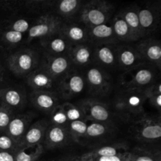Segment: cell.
<instances>
[{"label": "cell", "mask_w": 161, "mask_h": 161, "mask_svg": "<svg viewBox=\"0 0 161 161\" xmlns=\"http://www.w3.org/2000/svg\"><path fill=\"white\" fill-rule=\"evenodd\" d=\"M54 2L52 1H38V0H36V1H28L27 2L26 4L28 5V7L33 11L36 10H41V9H43L44 8L49 7L51 5L54 4Z\"/></svg>", "instance_id": "40"}, {"label": "cell", "mask_w": 161, "mask_h": 161, "mask_svg": "<svg viewBox=\"0 0 161 161\" xmlns=\"http://www.w3.org/2000/svg\"><path fill=\"white\" fill-rule=\"evenodd\" d=\"M86 120H75L70 122L68 125L67 129L69 133V136L74 141L78 142L80 138L85 137L86 131Z\"/></svg>", "instance_id": "31"}, {"label": "cell", "mask_w": 161, "mask_h": 161, "mask_svg": "<svg viewBox=\"0 0 161 161\" xmlns=\"http://www.w3.org/2000/svg\"><path fill=\"white\" fill-rule=\"evenodd\" d=\"M3 68H2V65L0 64V82L3 80Z\"/></svg>", "instance_id": "43"}, {"label": "cell", "mask_w": 161, "mask_h": 161, "mask_svg": "<svg viewBox=\"0 0 161 161\" xmlns=\"http://www.w3.org/2000/svg\"><path fill=\"white\" fill-rule=\"evenodd\" d=\"M32 118L30 113L14 116L5 131L19 148L22 147L23 138Z\"/></svg>", "instance_id": "11"}, {"label": "cell", "mask_w": 161, "mask_h": 161, "mask_svg": "<svg viewBox=\"0 0 161 161\" xmlns=\"http://www.w3.org/2000/svg\"><path fill=\"white\" fill-rule=\"evenodd\" d=\"M85 81L80 74L75 72H68L63 75L59 83L60 95L64 100H69L79 95L83 91Z\"/></svg>", "instance_id": "8"}, {"label": "cell", "mask_w": 161, "mask_h": 161, "mask_svg": "<svg viewBox=\"0 0 161 161\" xmlns=\"http://www.w3.org/2000/svg\"><path fill=\"white\" fill-rule=\"evenodd\" d=\"M130 151V147L127 142H119L111 146H103L93 149L91 152L84 153L86 156L91 157H115V156L122 155Z\"/></svg>", "instance_id": "22"}, {"label": "cell", "mask_w": 161, "mask_h": 161, "mask_svg": "<svg viewBox=\"0 0 161 161\" xmlns=\"http://www.w3.org/2000/svg\"><path fill=\"white\" fill-rule=\"evenodd\" d=\"M23 39V34L6 28L0 34V40L9 46L17 45Z\"/></svg>", "instance_id": "34"}, {"label": "cell", "mask_w": 161, "mask_h": 161, "mask_svg": "<svg viewBox=\"0 0 161 161\" xmlns=\"http://www.w3.org/2000/svg\"><path fill=\"white\" fill-rule=\"evenodd\" d=\"M58 33L71 46L86 44V42L89 39L88 30L77 24L61 25Z\"/></svg>", "instance_id": "16"}, {"label": "cell", "mask_w": 161, "mask_h": 161, "mask_svg": "<svg viewBox=\"0 0 161 161\" xmlns=\"http://www.w3.org/2000/svg\"><path fill=\"white\" fill-rule=\"evenodd\" d=\"M116 62L119 67L130 70L142 63V59L136 49L127 45L119 46L116 50Z\"/></svg>", "instance_id": "17"}, {"label": "cell", "mask_w": 161, "mask_h": 161, "mask_svg": "<svg viewBox=\"0 0 161 161\" xmlns=\"http://www.w3.org/2000/svg\"><path fill=\"white\" fill-rule=\"evenodd\" d=\"M94 58L104 66H113L116 62V50L111 44L98 45L94 51Z\"/></svg>", "instance_id": "27"}, {"label": "cell", "mask_w": 161, "mask_h": 161, "mask_svg": "<svg viewBox=\"0 0 161 161\" xmlns=\"http://www.w3.org/2000/svg\"><path fill=\"white\" fill-rule=\"evenodd\" d=\"M119 14L130 28L135 41L144 37L141 26H140L137 8L136 9L130 7L127 8V9H124L121 13H119Z\"/></svg>", "instance_id": "24"}, {"label": "cell", "mask_w": 161, "mask_h": 161, "mask_svg": "<svg viewBox=\"0 0 161 161\" xmlns=\"http://www.w3.org/2000/svg\"><path fill=\"white\" fill-rule=\"evenodd\" d=\"M129 161H161L160 152L149 148H135L130 150Z\"/></svg>", "instance_id": "29"}, {"label": "cell", "mask_w": 161, "mask_h": 161, "mask_svg": "<svg viewBox=\"0 0 161 161\" xmlns=\"http://www.w3.org/2000/svg\"><path fill=\"white\" fill-rule=\"evenodd\" d=\"M155 75L153 66L146 65L141 63L123 75L121 84L123 88L144 90L155 82Z\"/></svg>", "instance_id": "3"}, {"label": "cell", "mask_w": 161, "mask_h": 161, "mask_svg": "<svg viewBox=\"0 0 161 161\" xmlns=\"http://www.w3.org/2000/svg\"><path fill=\"white\" fill-rule=\"evenodd\" d=\"M69 138H71L67 127L52 124L46 130L42 146L44 149H48L61 147L69 142Z\"/></svg>", "instance_id": "13"}, {"label": "cell", "mask_w": 161, "mask_h": 161, "mask_svg": "<svg viewBox=\"0 0 161 161\" xmlns=\"http://www.w3.org/2000/svg\"><path fill=\"white\" fill-rule=\"evenodd\" d=\"M0 102L9 108H17L25 102L24 94L14 88H0Z\"/></svg>", "instance_id": "25"}, {"label": "cell", "mask_w": 161, "mask_h": 161, "mask_svg": "<svg viewBox=\"0 0 161 161\" xmlns=\"http://www.w3.org/2000/svg\"><path fill=\"white\" fill-rule=\"evenodd\" d=\"M31 101L38 109L49 113L59 105L58 94L54 91H33L31 94Z\"/></svg>", "instance_id": "15"}, {"label": "cell", "mask_w": 161, "mask_h": 161, "mask_svg": "<svg viewBox=\"0 0 161 161\" xmlns=\"http://www.w3.org/2000/svg\"><path fill=\"white\" fill-rule=\"evenodd\" d=\"M59 161H80L78 158V156H67V157H63Z\"/></svg>", "instance_id": "42"}, {"label": "cell", "mask_w": 161, "mask_h": 161, "mask_svg": "<svg viewBox=\"0 0 161 161\" xmlns=\"http://www.w3.org/2000/svg\"><path fill=\"white\" fill-rule=\"evenodd\" d=\"M130 157V151L122 155L115 156V157H91L83 154L78 156L80 161H129Z\"/></svg>", "instance_id": "37"}, {"label": "cell", "mask_w": 161, "mask_h": 161, "mask_svg": "<svg viewBox=\"0 0 161 161\" xmlns=\"http://www.w3.org/2000/svg\"><path fill=\"white\" fill-rule=\"evenodd\" d=\"M86 81L90 92L94 95L104 96L111 89L108 75L97 68H92L86 73Z\"/></svg>", "instance_id": "12"}, {"label": "cell", "mask_w": 161, "mask_h": 161, "mask_svg": "<svg viewBox=\"0 0 161 161\" xmlns=\"http://www.w3.org/2000/svg\"><path fill=\"white\" fill-rule=\"evenodd\" d=\"M131 130L134 136L142 142H151L159 140L161 137L160 116H149L146 113L134 121Z\"/></svg>", "instance_id": "4"}, {"label": "cell", "mask_w": 161, "mask_h": 161, "mask_svg": "<svg viewBox=\"0 0 161 161\" xmlns=\"http://www.w3.org/2000/svg\"><path fill=\"white\" fill-rule=\"evenodd\" d=\"M146 101H149L153 108H157L160 113L161 109V86L158 81H155L152 84L144 89Z\"/></svg>", "instance_id": "30"}, {"label": "cell", "mask_w": 161, "mask_h": 161, "mask_svg": "<svg viewBox=\"0 0 161 161\" xmlns=\"http://www.w3.org/2000/svg\"><path fill=\"white\" fill-rule=\"evenodd\" d=\"M61 25V20L58 17L53 15L42 16L29 28L28 40L31 41L38 38L45 39L56 35L59 32Z\"/></svg>", "instance_id": "6"}, {"label": "cell", "mask_w": 161, "mask_h": 161, "mask_svg": "<svg viewBox=\"0 0 161 161\" xmlns=\"http://www.w3.org/2000/svg\"><path fill=\"white\" fill-rule=\"evenodd\" d=\"M6 28L24 34L29 28V23H28V21L27 20L21 18L14 20L13 23H11L9 25H7Z\"/></svg>", "instance_id": "39"}, {"label": "cell", "mask_w": 161, "mask_h": 161, "mask_svg": "<svg viewBox=\"0 0 161 161\" xmlns=\"http://www.w3.org/2000/svg\"><path fill=\"white\" fill-rule=\"evenodd\" d=\"M28 84L33 91H54L53 86L55 84V79L52 77L42 67L34 69L27 75Z\"/></svg>", "instance_id": "14"}, {"label": "cell", "mask_w": 161, "mask_h": 161, "mask_svg": "<svg viewBox=\"0 0 161 161\" xmlns=\"http://www.w3.org/2000/svg\"><path fill=\"white\" fill-rule=\"evenodd\" d=\"M69 60L77 65H86L91 61V50L86 44L72 46L69 51Z\"/></svg>", "instance_id": "23"}, {"label": "cell", "mask_w": 161, "mask_h": 161, "mask_svg": "<svg viewBox=\"0 0 161 161\" xmlns=\"http://www.w3.org/2000/svg\"><path fill=\"white\" fill-rule=\"evenodd\" d=\"M70 60L62 55H50L46 58L42 68L56 80L61 75H65L70 67Z\"/></svg>", "instance_id": "18"}, {"label": "cell", "mask_w": 161, "mask_h": 161, "mask_svg": "<svg viewBox=\"0 0 161 161\" xmlns=\"http://www.w3.org/2000/svg\"><path fill=\"white\" fill-rule=\"evenodd\" d=\"M41 45L45 48L50 55L63 54L65 52L69 53L72 46L62 37V36H55V35L42 39Z\"/></svg>", "instance_id": "21"}, {"label": "cell", "mask_w": 161, "mask_h": 161, "mask_svg": "<svg viewBox=\"0 0 161 161\" xmlns=\"http://www.w3.org/2000/svg\"><path fill=\"white\" fill-rule=\"evenodd\" d=\"M88 36L89 39H91L97 45L113 44L117 41L113 26L107 23L88 28Z\"/></svg>", "instance_id": "19"}, {"label": "cell", "mask_w": 161, "mask_h": 161, "mask_svg": "<svg viewBox=\"0 0 161 161\" xmlns=\"http://www.w3.org/2000/svg\"><path fill=\"white\" fill-rule=\"evenodd\" d=\"M142 61H146L152 66L160 69L161 66V47L159 40L148 39L138 43L136 48Z\"/></svg>", "instance_id": "9"}, {"label": "cell", "mask_w": 161, "mask_h": 161, "mask_svg": "<svg viewBox=\"0 0 161 161\" xmlns=\"http://www.w3.org/2000/svg\"><path fill=\"white\" fill-rule=\"evenodd\" d=\"M140 26L146 36L154 31L160 25V6L147 5L143 7L137 8Z\"/></svg>", "instance_id": "10"}, {"label": "cell", "mask_w": 161, "mask_h": 161, "mask_svg": "<svg viewBox=\"0 0 161 161\" xmlns=\"http://www.w3.org/2000/svg\"><path fill=\"white\" fill-rule=\"evenodd\" d=\"M0 161H15L14 153L0 150Z\"/></svg>", "instance_id": "41"}, {"label": "cell", "mask_w": 161, "mask_h": 161, "mask_svg": "<svg viewBox=\"0 0 161 161\" xmlns=\"http://www.w3.org/2000/svg\"><path fill=\"white\" fill-rule=\"evenodd\" d=\"M18 149V146L6 135V132H0V150L14 153Z\"/></svg>", "instance_id": "38"}, {"label": "cell", "mask_w": 161, "mask_h": 161, "mask_svg": "<svg viewBox=\"0 0 161 161\" xmlns=\"http://www.w3.org/2000/svg\"><path fill=\"white\" fill-rule=\"evenodd\" d=\"M112 26L117 41H123V42L135 41L130 28L119 14L115 16Z\"/></svg>", "instance_id": "26"}, {"label": "cell", "mask_w": 161, "mask_h": 161, "mask_svg": "<svg viewBox=\"0 0 161 161\" xmlns=\"http://www.w3.org/2000/svg\"><path fill=\"white\" fill-rule=\"evenodd\" d=\"M77 105L83 111L85 119L102 124H106L108 120H110L111 114L108 105L97 99H83Z\"/></svg>", "instance_id": "7"}, {"label": "cell", "mask_w": 161, "mask_h": 161, "mask_svg": "<svg viewBox=\"0 0 161 161\" xmlns=\"http://www.w3.org/2000/svg\"><path fill=\"white\" fill-rule=\"evenodd\" d=\"M64 115L69 124L75 120H83L85 116L78 105H74L71 102H64L61 105Z\"/></svg>", "instance_id": "32"}, {"label": "cell", "mask_w": 161, "mask_h": 161, "mask_svg": "<svg viewBox=\"0 0 161 161\" xmlns=\"http://www.w3.org/2000/svg\"><path fill=\"white\" fill-rule=\"evenodd\" d=\"M144 90L123 88L114 100V106L121 118L133 123L146 114Z\"/></svg>", "instance_id": "1"}, {"label": "cell", "mask_w": 161, "mask_h": 161, "mask_svg": "<svg viewBox=\"0 0 161 161\" xmlns=\"http://www.w3.org/2000/svg\"><path fill=\"white\" fill-rule=\"evenodd\" d=\"M36 63V53L30 49H22L9 55L7 58L8 68L17 76L28 75L34 70Z\"/></svg>", "instance_id": "5"}, {"label": "cell", "mask_w": 161, "mask_h": 161, "mask_svg": "<svg viewBox=\"0 0 161 161\" xmlns=\"http://www.w3.org/2000/svg\"><path fill=\"white\" fill-rule=\"evenodd\" d=\"M113 6L109 3L93 0L86 3L81 9V21L87 28L106 24L112 14Z\"/></svg>", "instance_id": "2"}, {"label": "cell", "mask_w": 161, "mask_h": 161, "mask_svg": "<svg viewBox=\"0 0 161 161\" xmlns=\"http://www.w3.org/2000/svg\"><path fill=\"white\" fill-rule=\"evenodd\" d=\"M81 1L79 0H63L58 3L57 9L61 15L64 17H70L75 14L80 9Z\"/></svg>", "instance_id": "33"}, {"label": "cell", "mask_w": 161, "mask_h": 161, "mask_svg": "<svg viewBox=\"0 0 161 161\" xmlns=\"http://www.w3.org/2000/svg\"><path fill=\"white\" fill-rule=\"evenodd\" d=\"M44 151L42 145L22 146L14 153L15 161H36Z\"/></svg>", "instance_id": "28"}, {"label": "cell", "mask_w": 161, "mask_h": 161, "mask_svg": "<svg viewBox=\"0 0 161 161\" xmlns=\"http://www.w3.org/2000/svg\"><path fill=\"white\" fill-rule=\"evenodd\" d=\"M107 131H108V127L106 124L92 121L91 124L87 125L85 137L86 136L87 138H99L106 134Z\"/></svg>", "instance_id": "36"}, {"label": "cell", "mask_w": 161, "mask_h": 161, "mask_svg": "<svg viewBox=\"0 0 161 161\" xmlns=\"http://www.w3.org/2000/svg\"><path fill=\"white\" fill-rule=\"evenodd\" d=\"M49 124L46 119L39 120L28 127L22 142V146L42 145L46 130Z\"/></svg>", "instance_id": "20"}, {"label": "cell", "mask_w": 161, "mask_h": 161, "mask_svg": "<svg viewBox=\"0 0 161 161\" xmlns=\"http://www.w3.org/2000/svg\"><path fill=\"white\" fill-rule=\"evenodd\" d=\"M14 116V110L0 102V132L6 131Z\"/></svg>", "instance_id": "35"}]
</instances>
